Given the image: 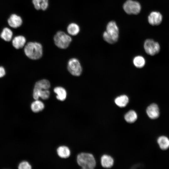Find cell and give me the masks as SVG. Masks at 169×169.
Wrapping results in <instances>:
<instances>
[{
	"label": "cell",
	"mask_w": 169,
	"mask_h": 169,
	"mask_svg": "<svg viewBox=\"0 0 169 169\" xmlns=\"http://www.w3.org/2000/svg\"><path fill=\"white\" fill-rule=\"evenodd\" d=\"M106 29L103 34L104 40L110 44L116 42L119 39V30L116 23L114 21L110 22L107 25Z\"/></svg>",
	"instance_id": "1"
},
{
	"label": "cell",
	"mask_w": 169,
	"mask_h": 169,
	"mask_svg": "<svg viewBox=\"0 0 169 169\" xmlns=\"http://www.w3.org/2000/svg\"><path fill=\"white\" fill-rule=\"evenodd\" d=\"M24 52L26 56L30 59H38L43 55L42 46L38 42H30L25 46Z\"/></svg>",
	"instance_id": "2"
},
{
	"label": "cell",
	"mask_w": 169,
	"mask_h": 169,
	"mask_svg": "<svg viewBox=\"0 0 169 169\" xmlns=\"http://www.w3.org/2000/svg\"><path fill=\"white\" fill-rule=\"evenodd\" d=\"M77 161L78 164L84 169H92L96 165V161L93 156L87 153H81L77 156Z\"/></svg>",
	"instance_id": "3"
},
{
	"label": "cell",
	"mask_w": 169,
	"mask_h": 169,
	"mask_svg": "<svg viewBox=\"0 0 169 169\" xmlns=\"http://www.w3.org/2000/svg\"><path fill=\"white\" fill-rule=\"evenodd\" d=\"M54 40L55 45L61 49H66L70 44L72 38L64 32L59 31L54 35Z\"/></svg>",
	"instance_id": "4"
},
{
	"label": "cell",
	"mask_w": 169,
	"mask_h": 169,
	"mask_svg": "<svg viewBox=\"0 0 169 169\" xmlns=\"http://www.w3.org/2000/svg\"><path fill=\"white\" fill-rule=\"evenodd\" d=\"M67 69L73 75L79 76L82 74V68L79 60L75 58L70 59L68 63Z\"/></svg>",
	"instance_id": "5"
},
{
	"label": "cell",
	"mask_w": 169,
	"mask_h": 169,
	"mask_svg": "<svg viewBox=\"0 0 169 169\" xmlns=\"http://www.w3.org/2000/svg\"><path fill=\"white\" fill-rule=\"evenodd\" d=\"M123 8L128 14H137L141 10V6L138 2L132 0H127L124 4Z\"/></svg>",
	"instance_id": "6"
},
{
	"label": "cell",
	"mask_w": 169,
	"mask_h": 169,
	"mask_svg": "<svg viewBox=\"0 0 169 169\" xmlns=\"http://www.w3.org/2000/svg\"><path fill=\"white\" fill-rule=\"evenodd\" d=\"M144 47L146 52L151 55H154L157 54L160 50L159 43L151 39H148L145 40Z\"/></svg>",
	"instance_id": "7"
},
{
	"label": "cell",
	"mask_w": 169,
	"mask_h": 169,
	"mask_svg": "<svg viewBox=\"0 0 169 169\" xmlns=\"http://www.w3.org/2000/svg\"><path fill=\"white\" fill-rule=\"evenodd\" d=\"M50 95L49 89L34 88L33 95L35 100H38L39 98L43 100H47L49 98Z\"/></svg>",
	"instance_id": "8"
},
{
	"label": "cell",
	"mask_w": 169,
	"mask_h": 169,
	"mask_svg": "<svg viewBox=\"0 0 169 169\" xmlns=\"http://www.w3.org/2000/svg\"><path fill=\"white\" fill-rule=\"evenodd\" d=\"M162 16L161 14L157 11H153L150 13L148 17L150 24L152 25H157L161 22Z\"/></svg>",
	"instance_id": "9"
},
{
	"label": "cell",
	"mask_w": 169,
	"mask_h": 169,
	"mask_svg": "<svg viewBox=\"0 0 169 169\" xmlns=\"http://www.w3.org/2000/svg\"><path fill=\"white\" fill-rule=\"evenodd\" d=\"M146 113L150 118L152 119L157 118L160 115L158 106L155 103L151 104L147 108Z\"/></svg>",
	"instance_id": "10"
},
{
	"label": "cell",
	"mask_w": 169,
	"mask_h": 169,
	"mask_svg": "<svg viewBox=\"0 0 169 169\" xmlns=\"http://www.w3.org/2000/svg\"><path fill=\"white\" fill-rule=\"evenodd\" d=\"M8 25L12 28H17L20 27L23 23L21 18L15 14H12L8 20Z\"/></svg>",
	"instance_id": "11"
},
{
	"label": "cell",
	"mask_w": 169,
	"mask_h": 169,
	"mask_svg": "<svg viewBox=\"0 0 169 169\" xmlns=\"http://www.w3.org/2000/svg\"><path fill=\"white\" fill-rule=\"evenodd\" d=\"M26 41V39L24 36L18 35L14 38L12 40V44L14 47L19 49L25 46Z\"/></svg>",
	"instance_id": "12"
},
{
	"label": "cell",
	"mask_w": 169,
	"mask_h": 169,
	"mask_svg": "<svg viewBox=\"0 0 169 169\" xmlns=\"http://www.w3.org/2000/svg\"><path fill=\"white\" fill-rule=\"evenodd\" d=\"M34 8L37 10H45L49 6V0H32Z\"/></svg>",
	"instance_id": "13"
},
{
	"label": "cell",
	"mask_w": 169,
	"mask_h": 169,
	"mask_svg": "<svg viewBox=\"0 0 169 169\" xmlns=\"http://www.w3.org/2000/svg\"><path fill=\"white\" fill-rule=\"evenodd\" d=\"M129 98L127 95L123 94L116 97L114 100L116 105L120 107H125L128 104Z\"/></svg>",
	"instance_id": "14"
},
{
	"label": "cell",
	"mask_w": 169,
	"mask_h": 169,
	"mask_svg": "<svg viewBox=\"0 0 169 169\" xmlns=\"http://www.w3.org/2000/svg\"><path fill=\"white\" fill-rule=\"evenodd\" d=\"M54 92L57 95V99L60 101H63L66 98L67 92L63 87L60 86L55 88L54 90Z\"/></svg>",
	"instance_id": "15"
},
{
	"label": "cell",
	"mask_w": 169,
	"mask_h": 169,
	"mask_svg": "<svg viewBox=\"0 0 169 169\" xmlns=\"http://www.w3.org/2000/svg\"><path fill=\"white\" fill-rule=\"evenodd\" d=\"M57 152L59 156L63 158H68L70 155V151L69 148L64 146L58 147L57 150Z\"/></svg>",
	"instance_id": "16"
},
{
	"label": "cell",
	"mask_w": 169,
	"mask_h": 169,
	"mask_svg": "<svg viewBox=\"0 0 169 169\" xmlns=\"http://www.w3.org/2000/svg\"><path fill=\"white\" fill-rule=\"evenodd\" d=\"M101 164L102 166L105 168L111 167L114 164V160L110 156L104 155L102 156L101 159Z\"/></svg>",
	"instance_id": "17"
},
{
	"label": "cell",
	"mask_w": 169,
	"mask_h": 169,
	"mask_svg": "<svg viewBox=\"0 0 169 169\" xmlns=\"http://www.w3.org/2000/svg\"><path fill=\"white\" fill-rule=\"evenodd\" d=\"M157 142L161 149L165 150L169 148V139L166 136H162L159 137Z\"/></svg>",
	"instance_id": "18"
},
{
	"label": "cell",
	"mask_w": 169,
	"mask_h": 169,
	"mask_svg": "<svg viewBox=\"0 0 169 169\" xmlns=\"http://www.w3.org/2000/svg\"><path fill=\"white\" fill-rule=\"evenodd\" d=\"M44 108V103L38 100H35L31 105V108L34 112L37 113L42 110Z\"/></svg>",
	"instance_id": "19"
},
{
	"label": "cell",
	"mask_w": 169,
	"mask_h": 169,
	"mask_svg": "<svg viewBox=\"0 0 169 169\" xmlns=\"http://www.w3.org/2000/svg\"><path fill=\"white\" fill-rule=\"evenodd\" d=\"M67 30L69 34L72 36H75L79 33L80 28L77 24L71 23L68 26Z\"/></svg>",
	"instance_id": "20"
},
{
	"label": "cell",
	"mask_w": 169,
	"mask_h": 169,
	"mask_svg": "<svg viewBox=\"0 0 169 169\" xmlns=\"http://www.w3.org/2000/svg\"><path fill=\"white\" fill-rule=\"evenodd\" d=\"M13 33L12 31L8 28H4L0 34V37L6 41L9 42L12 39Z\"/></svg>",
	"instance_id": "21"
},
{
	"label": "cell",
	"mask_w": 169,
	"mask_h": 169,
	"mask_svg": "<svg viewBox=\"0 0 169 169\" xmlns=\"http://www.w3.org/2000/svg\"><path fill=\"white\" fill-rule=\"evenodd\" d=\"M145 60L142 56L138 55L135 57L133 59V63L134 66L137 68H141L145 64Z\"/></svg>",
	"instance_id": "22"
},
{
	"label": "cell",
	"mask_w": 169,
	"mask_h": 169,
	"mask_svg": "<svg viewBox=\"0 0 169 169\" xmlns=\"http://www.w3.org/2000/svg\"><path fill=\"white\" fill-rule=\"evenodd\" d=\"M124 118L127 122L129 123H132L136 120L137 115L136 112L135 111L130 110L125 114Z\"/></svg>",
	"instance_id": "23"
},
{
	"label": "cell",
	"mask_w": 169,
	"mask_h": 169,
	"mask_svg": "<svg viewBox=\"0 0 169 169\" xmlns=\"http://www.w3.org/2000/svg\"><path fill=\"white\" fill-rule=\"evenodd\" d=\"M50 87V84L49 81L46 79H43L37 82L34 85V88L49 89Z\"/></svg>",
	"instance_id": "24"
},
{
	"label": "cell",
	"mask_w": 169,
	"mask_h": 169,
	"mask_svg": "<svg viewBox=\"0 0 169 169\" xmlns=\"http://www.w3.org/2000/svg\"><path fill=\"white\" fill-rule=\"evenodd\" d=\"M18 167L19 169H31L32 166L28 162L23 161L19 164Z\"/></svg>",
	"instance_id": "25"
},
{
	"label": "cell",
	"mask_w": 169,
	"mask_h": 169,
	"mask_svg": "<svg viewBox=\"0 0 169 169\" xmlns=\"http://www.w3.org/2000/svg\"><path fill=\"white\" fill-rule=\"evenodd\" d=\"M6 74V71L4 68L0 66V78L3 77Z\"/></svg>",
	"instance_id": "26"
}]
</instances>
